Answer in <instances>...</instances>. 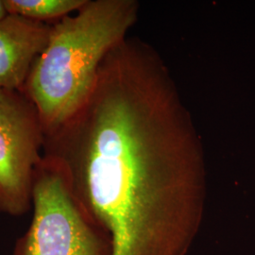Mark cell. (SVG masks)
<instances>
[{
  "mask_svg": "<svg viewBox=\"0 0 255 255\" xmlns=\"http://www.w3.org/2000/svg\"><path fill=\"white\" fill-rule=\"evenodd\" d=\"M44 155L62 165L112 255H188L204 219L201 138L167 66L127 37L105 57L86 101Z\"/></svg>",
  "mask_w": 255,
  "mask_h": 255,
  "instance_id": "6da1fadb",
  "label": "cell"
},
{
  "mask_svg": "<svg viewBox=\"0 0 255 255\" xmlns=\"http://www.w3.org/2000/svg\"><path fill=\"white\" fill-rule=\"evenodd\" d=\"M138 13L135 0H86L75 14L52 25L22 90L39 112L45 136L86 101L101 63L127 38Z\"/></svg>",
  "mask_w": 255,
  "mask_h": 255,
  "instance_id": "7a4b0ae2",
  "label": "cell"
},
{
  "mask_svg": "<svg viewBox=\"0 0 255 255\" xmlns=\"http://www.w3.org/2000/svg\"><path fill=\"white\" fill-rule=\"evenodd\" d=\"M33 216L11 255H112L108 235L76 200L62 165L43 156L32 184Z\"/></svg>",
  "mask_w": 255,
  "mask_h": 255,
  "instance_id": "3957f363",
  "label": "cell"
},
{
  "mask_svg": "<svg viewBox=\"0 0 255 255\" xmlns=\"http://www.w3.org/2000/svg\"><path fill=\"white\" fill-rule=\"evenodd\" d=\"M45 130L26 94L0 89V212L20 217L32 207V184L44 156Z\"/></svg>",
  "mask_w": 255,
  "mask_h": 255,
  "instance_id": "277c9868",
  "label": "cell"
},
{
  "mask_svg": "<svg viewBox=\"0 0 255 255\" xmlns=\"http://www.w3.org/2000/svg\"><path fill=\"white\" fill-rule=\"evenodd\" d=\"M52 25L9 14L0 21V89L22 91L48 43Z\"/></svg>",
  "mask_w": 255,
  "mask_h": 255,
  "instance_id": "5b68a950",
  "label": "cell"
},
{
  "mask_svg": "<svg viewBox=\"0 0 255 255\" xmlns=\"http://www.w3.org/2000/svg\"><path fill=\"white\" fill-rule=\"evenodd\" d=\"M86 0H4L9 14L47 23L77 11ZM56 21V22H57Z\"/></svg>",
  "mask_w": 255,
  "mask_h": 255,
  "instance_id": "8992f818",
  "label": "cell"
},
{
  "mask_svg": "<svg viewBox=\"0 0 255 255\" xmlns=\"http://www.w3.org/2000/svg\"><path fill=\"white\" fill-rule=\"evenodd\" d=\"M9 15V12L4 4V0H0V21Z\"/></svg>",
  "mask_w": 255,
  "mask_h": 255,
  "instance_id": "52a82bcc",
  "label": "cell"
}]
</instances>
